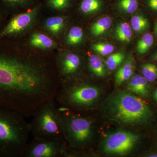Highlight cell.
I'll return each mask as SVG.
<instances>
[{
	"label": "cell",
	"instance_id": "cell-1",
	"mask_svg": "<svg viewBox=\"0 0 157 157\" xmlns=\"http://www.w3.org/2000/svg\"><path fill=\"white\" fill-rule=\"evenodd\" d=\"M59 84L56 67L0 51V107L30 117L55 96Z\"/></svg>",
	"mask_w": 157,
	"mask_h": 157
},
{
	"label": "cell",
	"instance_id": "cell-2",
	"mask_svg": "<svg viewBox=\"0 0 157 157\" xmlns=\"http://www.w3.org/2000/svg\"><path fill=\"white\" fill-rule=\"evenodd\" d=\"M30 134L24 116L0 107V157H23Z\"/></svg>",
	"mask_w": 157,
	"mask_h": 157
},
{
	"label": "cell",
	"instance_id": "cell-3",
	"mask_svg": "<svg viewBox=\"0 0 157 157\" xmlns=\"http://www.w3.org/2000/svg\"><path fill=\"white\" fill-rule=\"evenodd\" d=\"M106 111L110 119L124 125L147 123L153 115L151 109L141 99L123 91L116 92L109 97Z\"/></svg>",
	"mask_w": 157,
	"mask_h": 157
},
{
	"label": "cell",
	"instance_id": "cell-4",
	"mask_svg": "<svg viewBox=\"0 0 157 157\" xmlns=\"http://www.w3.org/2000/svg\"><path fill=\"white\" fill-rule=\"evenodd\" d=\"M32 116L30 131L33 138L66 140L63 122L55 97L40 104Z\"/></svg>",
	"mask_w": 157,
	"mask_h": 157
},
{
	"label": "cell",
	"instance_id": "cell-5",
	"mask_svg": "<svg viewBox=\"0 0 157 157\" xmlns=\"http://www.w3.org/2000/svg\"><path fill=\"white\" fill-rule=\"evenodd\" d=\"M59 109L64 125L68 148L81 149L88 146L94 136L92 120L72 109Z\"/></svg>",
	"mask_w": 157,
	"mask_h": 157
},
{
	"label": "cell",
	"instance_id": "cell-6",
	"mask_svg": "<svg viewBox=\"0 0 157 157\" xmlns=\"http://www.w3.org/2000/svg\"><path fill=\"white\" fill-rule=\"evenodd\" d=\"M67 149L64 139L33 138L29 142L23 157H63Z\"/></svg>",
	"mask_w": 157,
	"mask_h": 157
},
{
	"label": "cell",
	"instance_id": "cell-7",
	"mask_svg": "<svg viewBox=\"0 0 157 157\" xmlns=\"http://www.w3.org/2000/svg\"><path fill=\"white\" fill-rule=\"evenodd\" d=\"M39 9L40 7L37 6L24 13L14 15L0 32V39L15 38L28 31L36 21Z\"/></svg>",
	"mask_w": 157,
	"mask_h": 157
},
{
	"label": "cell",
	"instance_id": "cell-8",
	"mask_svg": "<svg viewBox=\"0 0 157 157\" xmlns=\"http://www.w3.org/2000/svg\"><path fill=\"white\" fill-rule=\"evenodd\" d=\"M138 136L131 132L121 131L114 132L105 139L104 151L109 154L124 155L134 148Z\"/></svg>",
	"mask_w": 157,
	"mask_h": 157
},
{
	"label": "cell",
	"instance_id": "cell-9",
	"mask_svg": "<svg viewBox=\"0 0 157 157\" xmlns=\"http://www.w3.org/2000/svg\"><path fill=\"white\" fill-rule=\"evenodd\" d=\"M81 59L73 52H67L58 56L56 59L57 71L60 81L71 80L81 69Z\"/></svg>",
	"mask_w": 157,
	"mask_h": 157
},
{
	"label": "cell",
	"instance_id": "cell-10",
	"mask_svg": "<svg viewBox=\"0 0 157 157\" xmlns=\"http://www.w3.org/2000/svg\"><path fill=\"white\" fill-rule=\"evenodd\" d=\"M29 43L32 47L42 50H50L57 47L56 42L51 38L45 34L38 32L32 34Z\"/></svg>",
	"mask_w": 157,
	"mask_h": 157
},
{
	"label": "cell",
	"instance_id": "cell-11",
	"mask_svg": "<svg viewBox=\"0 0 157 157\" xmlns=\"http://www.w3.org/2000/svg\"><path fill=\"white\" fill-rule=\"evenodd\" d=\"M143 76L135 75L132 77L128 84V90L139 95L147 96L148 93V82Z\"/></svg>",
	"mask_w": 157,
	"mask_h": 157
},
{
	"label": "cell",
	"instance_id": "cell-12",
	"mask_svg": "<svg viewBox=\"0 0 157 157\" xmlns=\"http://www.w3.org/2000/svg\"><path fill=\"white\" fill-rule=\"evenodd\" d=\"M65 18L62 16H52L48 17L44 23L45 29L52 35L58 36L61 33L64 28Z\"/></svg>",
	"mask_w": 157,
	"mask_h": 157
},
{
	"label": "cell",
	"instance_id": "cell-13",
	"mask_svg": "<svg viewBox=\"0 0 157 157\" xmlns=\"http://www.w3.org/2000/svg\"><path fill=\"white\" fill-rule=\"evenodd\" d=\"M134 66L132 61L128 60L118 70L115 75L116 84L120 85L124 82L129 79L133 75Z\"/></svg>",
	"mask_w": 157,
	"mask_h": 157
},
{
	"label": "cell",
	"instance_id": "cell-14",
	"mask_svg": "<svg viewBox=\"0 0 157 157\" xmlns=\"http://www.w3.org/2000/svg\"><path fill=\"white\" fill-rule=\"evenodd\" d=\"M112 23V20L110 17H102L91 26L90 28L91 33L95 36L102 35L111 27Z\"/></svg>",
	"mask_w": 157,
	"mask_h": 157
},
{
	"label": "cell",
	"instance_id": "cell-15",
	"mask_svg": "<svg viewBox=\"0 0 157 157\" xmlns=\"http://www.w3.org/2000/svg\"><path fill=\"white\" fill-rule=\"evenodd\" d=\"M89 66L96 76L102 77L105 74L104 64L99 57L96 55H90L89 57Z\"/></svg>",
	"mask_w": 157,
	"mask_h": 157
},
{
	"label": "cell",
	"instance_id": "cell-16",
	"mask_svg": "<svg viewBox=\"0 0 157 157\" xmlns=\"http://www.w3.org/2000/svg\"><path fill=\"white\" fill-rule=\"evenodd\" d=\"M115 35L117 39L122 42H130L132 36L131 25L127 22L121 23L117 27Z\"/></svg>",
	"mask_w": 157,
	"mask_h": 157
},
{
	"label": "cell",
	"instance_id": "cell-17",
	"mask_svg": "<svg viewBox=\"0 0 157 157\" xmlns=\"http://www.w3.org/2000/svg\"><path fill=\"white\" fill-rule=\"evenodd\" d=\"M83 32L79 27H73L69 31L66 38V42L69 45H74L79 44L82 41Z\"/></svg>",
	"mask_w": 157,
	"mask_h": 157
},
{
	"label": "cell",
	"instance_id": "cell-18",
	"mask_svg": "<svg viewBox=\"0 0 157 157\" xmlns=\"http://www.w3.org/2000/svg\"><path fill=\"white\" fill-rule=\"evenodd\" d=\"M154 42L153 36L151 34H144L137 42V49L140 54H144L148 51Z\"/></svg>",
	"mask_w": 157,
	"mask_h": 157
},
{
	"label": "cell",
	"instance_id": "cell-19",
	"mask_svg": "<svg viewBox=\"0 0 157 157\" xmlns=\"http://www.w3.org/2000/svg\"><path fill=\"white\" fill-rule=\"evenodd\" d=\"M131 23L132 28L137 33L146 30L149 27L148 20L142 15L133 16L131 19Z\"/></svg>",
	"mask_w": 157,
	"mask_h": 157
},
{
	"label": "cell",
	"instance_id": "cell-20",
	"mask_svg": "<svg viewBox=\"0 0 157 157\" xmlns=\"http://www.w3.org/2000/svg\"><path fill=\"white\" fill-rule=\"evenodd\" d=\"M143 76L148 82H153L157 79V67L152 63H145L141 67Z\"/></svg>",
	"mask_w": 157,
	"mask_h": 157
},
{
	"label": "cell",
	"instance_id": "cell-21",
	"mask_svg": "<svg viewBox=\"0 0 157 157\" xmlns=\"http://www.w3.org/2000/svg\"><path fill=\"white\" fill-rule=\"evenodd\" d=\"M100 7L101 3L99 0H82L80 10L82 13L89 14L98 11Z\"/></svg>",
	"mask_w": 157,
	"mask_h": 157
},
{
	"label": "cell",
	"instance_id": "cell-22",
	"mask_svg": "<svg viewBox=\"0 0 157 157\" xmlns=\"http://www.w3.org/2000/svg\"><path fill=\"white\" fill-rule=\"evenodd\" d=\"M124 55L119 52L113 54L107 58L106 64L107 67L110 70H115L121 64L124 59Z\"/></svg>",
	"mask_w": 157,
	"mask_h": 157
},
{
	"label": "cell",
	"instance_id": "cell-23",
	"mask_svg": "<svg viewBox=\"0 0 157 157\" xmlns=\"http://www.w3.org/2000/svg\"><path fill=\"white\" fill-rule=\"evenodd\" d=\"M93 50L101 55L106 56L113 52L114 47L108 43H97L93 45Z\"/></svg>",
	"mask_w": 157,
	"mask_h": 157
},
{
	"label": "cell",
	"instance_id": "cell-24",
	"mask_svg": "<svg viewBox=\"0 0 157 157\" xmlns=\"http://www.w3.org/2000/svg\"><path fill=\"white\" fill-rule=\"evenodd\" d=\"M137 0H121L119 6L124 11L128 13H134L138 8Z\"/></svg>",
	"mask_w": 157,
	"mask_h": 157
},
{
	"label": "cell",
	"instance_id": "cell-25",
	"mask_svg": "<svg viewBox=\"0 0 157 157\" xmlns=\"http://www.w3.org/2000/svg\"><path fill=\"white\" fill-rule=\"evenodd\" d=\"M31 0H0L2 5L8 9H14L30 2Z\"/></svg>",
	"mask_w": 157,
	"mask_h": 157
},
{
	"label": "cell",
	"instance_id": "cell-26",
	"mask_svg": "<svg viewBox=\"0 0 157 157\" xmlns=\"http://www.w3.org/2000/svg\"><path fill=\"white\" fill-rule=\"evenodd\" d=\"M69 1L70 0H48L47 5L52 9L59 11L67 7Z\"/></svg>",
	"mask_w": 157,
	"mask_h": 157
},
{
	"label": "cell",
	"instance_id": "cell-27",
	"mask_svg": "<svg viewBox=\"0 0 157 157\" xmlns=\"http://www.w3.org/2000/svg\"><path fill=\"white\" fill-rule=\"evenodd\" d=\"M148 4L152 10L157 12V0H148Z\"/></svg>",
	"mask_w": 157,
	"mask_h": 157
},
{
	"label": "cell",
	"instance_id": "cell-28",
	"mask_svg": "<svg viewBox=\"0 0 157 157\" xmlns=\"http://www.w3.org/2000/svg\"><path fill=\"white\" fill-rule=\"evenodd\" d=\"M154 98L155 101L157 102V88L154 93Z\"/></svg>",
	"mask_w": 157,
	"mask_h": 157
},
{
	"label": "cell",
	"instance_id": "cell-29",
	"mask_svg": "<svg viewBox=\"0 0 157 157\" xmlns=\"http://www.w3.org/2000/svg\"><path fill=\"white\" fill-rule=\"evenodd\" d=\"M2 11H1V9H0V24L2 22ZM1 32V30H0Z\"/></svg>",
	"mask_w": 157,
	"mask_h": 157
},
{
	"label": "cell",
	"instance_id": "cell-30",
	"mask_svg": "<svg viewBox=\"0 0 157 157\" xmlns=\"http://www.w3.org/2000/svg\"><path fill=\"white\" fill-rule=\"evenodd\" d=\"M147 156L150 157H157V154H150L148 155V156Z\"/></svg>",
	"mask_w": 157,
	"mask_h": 157
},
{
	"label": "cell",
	"instance_id": "cell-31",
	"mask_svg": "<svg viewBox=\"0 0 157 157\" xmlns=\"http://www.w3.org/2000/svg\"><path fill=\"white\" fill-rule=\"evenodd\" d=\"M154 58L157 61V52L155 54L154 56Z\"/></svg>",
	"mask_w": 157,
	"mask_h": 157
},
{
	"label": "cell",
	"instance_id": "cell-32",
	"mask_svg": "<svg viewBox=\"0 0 157 157\" xmlns=\"http://www.w3.org/2000/svg\"><path fill=\"white\" fill-rule=\"evenodd\" d=\"M156 32L157 34V24L156 25Z\"/></svg>",
	"mask_w": 157,
	"mask_h": 157
}]
</instances>
